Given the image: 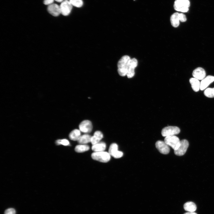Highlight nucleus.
I'll list each match as a JSON object with an SVG mask.
<instances>
[{"label": "nucleus", "instance_id": "6ab92c4d", "mask_svg": "<svg viewBox=\"0 0 214 214\" xmlns=\"http://www.w3.org/2000/svg\"><path fill=\"white\" fill-rule=\"evenodd\" d=\"M91 137L88 134H85L81 136L77 141L80 144H85L91 142Z\"/></svg>", "mask_w": 214, "mask_h": 214}, {"label": "nucleus", "instance_id": "a878e982", "mask_svg": "<svg viewBox=\"0 0 214 214\" xmlns=\"http://www.w3.org/2000/svg\"><path fill=\"white\" fill-rule=\"evenodd\" d=\"M15 213L16 211L14 209L10 208L5 210L4 214H15Z\"/></svg>", "mask_w": 214, "mask_h": 214}, {"label": "nucleus", "instance_id": "9b49d317", "mask_svg": "<svg viewBox=\"0 0 214 214\" xmlns=\"http://www.w3.org/2000/svg\"><path fill=\"white\" fill-rule=\"evenodd\" d=\"M47 10L49 13L54 16H57L61 13L60 6L56 4L48 5Z\"/></svg>", "mask_w": 214, "mask_h": 214}, {"label": "nucleus", "instance_id": "7ed1b4c3", "mask_svg": "<svg viewBox=\"0 0 214 214\" xmlns=\"http://www.w3.org/2000/svg\"><path fill=\"white\" fill-rule=\"evenodd\" d=\"M92 158L94 160L106 163L110 159V155L106 152H94L91 155Z\"/></svg>", "mask_w": 214, "mask_h": 214}, {"label": "nucleus", "instance_id": "0eeeda50", "mask_svg": "<svg viewBox=\"0 0 214 214\" xmlns=\"http://www.w3.org/2000/svg\"><path fill=\"white\" fill-rule=\"evenodd\" d=\"M60 7L61 14L64 16H67L71 12L73 5L69 1L65 0L61 2Z\"/></svg>", "mask_w": 214, "mask_h": 214}, {"label": "nucleus", "instance_id": "9d476101", "mask_svg": "<svg viewBox=\"0 0 214 214\" xmlns=\"http://www.w3.org/2000/svg\"><path fill=\"white\" fill-rule=\"evenodd\" d=\"M155 147L159 152L163 154H167L170 151V148L164 141H158L155 143Z\"/></svg>", "mask_w": 214, "mask_h": 214}, {"label": "nucleus", "instance_id": "6e6552de", "mask_svg": "<svg viewBox=\"0 0 214 214\" xmlns=\"http://www.w3.org/2000/svg\"><path fill=\"white\" fill-rule=\"evenodd\" d=\"M118 145L116 143H113L109 147L108 152L115 158H120L122 156L123 153L122 152L118 151Z\"/></svg>", "mask_w": 214, "mask_h": 214}, {"label": "nucleus", "instance_id": "39448f33", "mask_svg": "<svg viewBox=\"0 0 214 214\" xmlns=\"http://www.w3.org/2000/svg\"><path fill=\"white\" fill-rule=\"evenodd\" d=\"M180 132V128L176 126H168L163 128L161 131L163 136H166L179 134Z\"/></svg>", "mask_w": 214, "mask_h": 214}, {"label": "nucleus", "instance_id": "393cba45", "mask_svg": "<svg viewBox=\"0 0 214 214\" xmlns=\"http://www.w3.org/2000/svg\"><path fill=\"white\" fill-rule=\"evenodd\" d=\"M93 136L100 141L103 137L102 133L99 131H95L94 133Z\"/></svg>", "mask_w": 214, "mask_h": 214}, {"label": "nucleus", "instance_id": "aec40b11", "mask_svg": "<svg viewBox=\"0 0 214 214\" xmlns=\"http://www.w3.org/2000/svg\"><path fill=\"white\" fill-rule=\"evenodd\" d=\"M89 149V147L85 144H80L76 146L75 151L78 152H82L88 151Z\"/></svg>", "mask_w": 214, "mask_h": 214}, {"label": "nucleus", "instance_id": "2eb2a0df", "mask_svg": "<svg viewBox=\"0 0 214 214\" xmlns=\"http://www.w3.org/2000/svg\"><path fill=\"white\" fill-rule=\"evenodd\" d=\"M106 147V145L105 143L103 142H100L95 144L92 145V149L94 152L103 151L105 150Z\"/></svg>", "mask_w": 214, "mask_h": 214}, {"label": "nucleus", "instance_id": "cd10ccee", "mask_svg": "<svg viewBox=\"0 0 214 214\" xmlns=\"http://www.w3.org/2000/svg\"><path fill=\"white\" fill-rule=\"evenodd\" d=\"M54 0H44L43 3L44 4L49 5L53 3Z\"/></svg>", "mask_w": 214, "mask_h": 214}, {"label": "nucleus", "instance_id": "1a4fd4ad", "mask_svg": "<svg viewBox=\"0 0 214 214\" xmlns=\"http://www.w3.org/2000/svg\"><path fill=\"white\" fill-rule=\"evenodd\" d=\"M79 128L81 131L85 133H88L92 131V126L90 121L89 120H84L80 124Z\"/></svg>", "mask_w": 214, "mask_h": 214}, {"label": "nucleus", "instance_id": "ddd939ff", "mask_svg": "<svg viewBox=\"0 0 214 214\" xmlns=\"http://www.w3.org/2000/svg\"><path fill=\"white\" fill-rule=\"evenodd\" d=\"M214 81V76L210 75L207 76L203 79L200 82V90H204Z\"/></svg>", "mask_w": 214, "mask_h": 214}, {"label": "nucleus", "instance_id": "b1692460", "mask_svg": "<svg viewBox=\"0 0 214 214\" xmlns=\"http://www.w3.org/2000/svg\"><path fill=\"white\" fill-rule=\"evenodd\" d=\"M56 144L57 145L62 144L64 146H68L70 145L69 141L65 139L58 140L56 141Z\"/></svg>", "mask_w": 214, "mask_h": 214}, {"label": "nucleus", "instance_id": "f3484780", "mask_svg": "<svg viewBox=\"0 0 214 214\" xmlns=\"http://www.w3.org/2000/svg\"><path fill=\"white\" fill-rule=\"evenodd\" d=\"M185 210L188 212H194L196 209V206L193 202H188L185 203L183 205Z\"/></svg>", "mask_w": 214, "mask_h": 214}, {"label": "nucleus", "instance_id": "4468645a", "mask_svg": "<svg viewBox=\"0 0 214 214\" xmlns=\"http://www.w3.org/2000/svg\"><path fill=\"white\" fill-rule=\"evenodd\" d=\"M179 13L176 12L173 14L170 17V22L172 26L176 28L180 24Z\"/></svg>", "mask_w": 214, "mask_h": 214}, {"label": "nucleus", "instance_id": "c756f323", "mask_svg": "<svg viewBox=\"0 0 214 214\" xmlns=\"http://www.w3.org/2000/svg\"><path fill=\"white\" fill-rule=\"evenodd\" d=\"M58 2H62L63 1V0H54Z\"/></svg>", "mask_w": 214, "mask_h": 214}, {"label": "nucleus", "instance_id": "bb28decb", "mask_svg": "<svg viewBox=\"0 0 214 214\" xmlns=\"http://www.w3.org/2000/svg\"><path fill=\"white\" fill-rule=\"evenodd\" d=\"M179 17L180 21L182 22H185L187 20V18L185 15L182 13H179Z\"/></svg>", "mask_w": 214, "mask_h": 214}, {"label": "nucleus", "instance_id": "412c9836", "mask_svg": "<svg viewBox=\"0 0 214 214\" xmlns=\"http://www.w3.org/2000/svg\"><path fill=\"white\" fill-rule=\"evenodd\" d=\"M137 64L138 61L136 58H133L131 59L129 64L128 71H134L135 68L137 67Z\"/></svg>", "mask_w": 214, "mask_h": 214}, {"label": "nucleus", "instance_id": "4be33fe9", "mask_svg": "<svg viewBox=\"0 0 214 214\" xmlns=\"http://www.w3.org/2000/svg\"><path fill=\"white\" fill-rule=\"evenodd\" d=\"M204 95L208 97H214V88H209L206 89L204 91Z\"/></svg>", "mask_w": 214, "mask_h": 214}, {"label": "nucleus", "instance_id": "dca6fc26", "mask_svg": "<svg viewBox=\"0 0 214 214\" xmlns=\"http://www.w3.org/2000/svg\"><path fill=\"white\" fill-rule=\"evenodd\" d=\"M189 82L192 89L194 91L197 92L199 90L200 83L198 79L195 78H190Z\"/></svg>", "mask_w": 214, "mask_h": 214}, {"label": "nucleus", "instance_id": "f03ea898", "mask_svg": "<svg viewBox=\"0 0 214 214\" xmlns=\"http://www.w3.org/2000/svg\"><path fill=\"white\" fill-rule=\"evenodd\" d=\"M190 6L189 0H175L174 4L175 10L183 12H188Z\"/></svg>", "mask_w": 214, "mask_h": 214}, {"label": "nucleus", "instance_id": "f257e3e1", "mask_svg": "<svg viewBox=\"0 0 214 214\" xmlns=\"http://www.w3.org/2000/svg\"><path fill=\"white\" fill-rule=\"evenodd\" d=\"M131 59L128 55L122 56L117 63V71L119 75L122 76L126 75L128 70V65Z\"/></svg>", "mask_w": 214, "mask_h": 214}, {"label": "nucleus", "instance_id": "c85d7f7f", "mask_svg": "<svg viewBox=\"0 0 214 214\" xmlns=\"http://www.w3.org/2000/svg\"><path fill=\"white\" fill-rule=\"evenodd\" d=\"M184 214H197L194 212H188L185 213Z\"/></svg>", "mask_w": 214, "mask_h": 214}, {"label": "nucleus", "instance_id": "423d86ee", "mask_svg": "<svg viewBox=\"0 0 214 214\" xmlns=\"http://www.w3.org/2000/svg\"><path fill=\"white\" fill-rule=\"evenodd\" d=\"M189 143L186 139L180 141V144L178 148L174 150V153L177 155L181 156L183 155L186 152L189 146Z\"/></svg>", "mask_w": 214, "mask_h": 214}, {"label": "nucleus", "instance_id": "5701e85b", "mask_svg": "<svg viewBox=\"0 0 214 214\" xmlns=\"http://www.w3.org/2000/svg\"><path fill=\"white\" fill-rule=\"evenodd\" d=\"M69 1L73 6L76 7H81L83 4L82 0H69Z\"/></svg>", "mask_w": 214, "mask_h": 214}, {"label": "nucleus", "instance_id": "a211bd4d", "mask_svg": "<svg viewBox=\"0 0 214 214\" xmlns=\"http://www.w3.org/2000/svg\"><path fill=\"white\" fill-rule=\"evenodd\" d=\"M81 131L80 130L75 129L73 130L69 134L70 139L73 141H78L81 136Z\"/></svg>", "mask_w": 214, "mask_h": 214}, {"label": "nucleus", "instance_id": "20e7f679", "mask_svg": "<svg viewBox=\"0 0 214 214\" xmlns=\"http://www.w3.org/2000/svg\"><path fill=\"white\" fill-rule=\"evenodd\" d=\"M164 141L168 146L171 147L174 150H177L180 144L179 138L174 135L165 137Z\"/></svg>", "mask_w": 214, "mask_h": 214}, {"label": "nucleus", "instance_id": "f8f14e48", "mask_svg": "<svg viewBox=\"0 0 214 214\" xmlns=\"http://www.w3.org/2000/svg\"><path fill=\"white\" fill-rule=\"evenodd\" d=\"M192 75L194 78L198 80H202L206 76V72L203 68L198 67L193 70Z\"/></svg>", "mask_w": 214, "mask_h": 214}]
</instances>
